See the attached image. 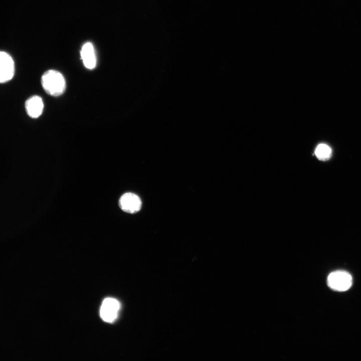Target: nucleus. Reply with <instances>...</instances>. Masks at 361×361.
Returning <instances> with one entry per match:
<instances>
[{"mask_svg":"<svg viewBox=\"0 0 361 361\" xmlns=\"http://www.w3.org/2000/svg\"><path fill=\"white\" fill-rule=\"evenodd\" d=\"M81 59L86 68L94 69L96 65V57L94 47L90 42L85 43L80 52Z\"/></svg>","mask_w":361,"mask_h":361,"instance_id":"obj_7","label":"nucleus"},{"mask_svg":"<svg viewBox=\"0 0 361 361\" xmlns=\"http://www.w3.org/2000/svg\"><path fill=\"white\" fill-rule=\"evenodd\" d=\"M119 206L124 212L133 214L140 210L141 202L140 199L136 195L131 193H127L120 197Z\"/></svg>","mask_w":361,"mask_h":361,"instance_id":"obj_5","label":"nucleus"},{"mask_svg":"<svg viewBox=\"0 0 361 361\" xmlns=\"http://www.w3.org/2000/svg\"><path fill=\"white\" fill-rule=\"evenodd\" d=\"M327 283L328 286L334 290L344 291L351 287L352 278L349 273L345 271L337 270L329 274Z\"/></svg>","mask_w":361,"mask_h":361,"instance_id":"obj_2","label":"nucleus"},{"mask_svg":"<svg viewBox=\"0 0 361 361\" xmlns=\"http://www.w3.org/2000/svg\"><path fill=\"white\" fill-rule=\"evenodd\" d=\"M120 308V304L117 300L113 298H106L100 307V317L103 321L112 323L116 319Z\"/></svg>","mask_w":361,"mask_h":361,"instance_id":"obj_3","label":"nucleus"},{"mask_svg":"<svg viewBox=\"0 0 361 361\" xmlns=\"http://www.w3.org/2000/svg\"><path fill=\"white\" fill-rule=\"evenodd\" d=\"M331 149L327 144L321 143L316 147L315 150V154L316 157L321 160H326L331 155Z\"/></svg>","mask_w":361,"mask_h":361,"instance_id":"obj_8","label":"nucleus"},{"mask_svg":"<svg viewBox=\"0 0 361 361\" xmlns=\"http://www.w3.org/2000/svg\"><path fill=\"white\" fill-rule=\"evenodd\" d=\"M41 84L46 92L51 96L61 95L66 89L64 76L55 70H49L44 73L41 78Z\"/></svg>","mask_w":361,"mask_h":361,"instance_id":"obj_1","label":"nucleus"},{"mask_svg":"<svg viewBox=\"0 0 361 361\" xmlns=\"http://www.w3.org/2000/svg\"><path fill=\"white\" fill-rule=\"evenodd\" d=\"M25 108L30 117L33 118L39 117L42 114L44 109L42 99L37 95L30 97L25 102Z\"/></svg>","mask_w":361,"mask_h":361,"instance_id":"obj_6","label":"nucleus"},{"mask_svg":"<svg viewBox=\"0 0 361 361\" xmlns=\"http://www.w3.org/2000/svg\"><path fill=\"white\" fill-rule=\"evenodd\" d=\"M15 73V65L11 56L0 51V83L7 82L12 79Z\"/></svg>","mask_w":361,"mask_h":361,"instance_id":"obj_4","label":"nucleus"}]
</instances>
